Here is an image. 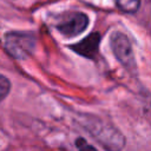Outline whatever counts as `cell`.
<instances>
[{
  "instance_id": "277c9868",
  "label": "cell",
  "mask_w": 151,
  "mask_h": 151,
  "mask_svg": "<svg viewBox=\"0 0 151 151\" xmlns=\"http://www.w3.org/2000/svg\"><path fill=\"white\" fill-rule=\"evenodd\" d=\"M99 45V34L92 33L77 45L72 46V50H74L77 53L86 57V58H94L98 51Z\"/></svg>"
},
{
  "instance_id": "7a4b0ae2",
  "label": "cell",
  "mask_w": 151,
  "mask_h": 151,
  "mask_svg": "<svg viewBox=\"0 0 151 151\" xmlns=\"http://www.w3.org/2000/svg\"><path fill=\"white\" fill-rule=\"evenodd\" d=\"M88 18L81 12H68L63 14L57 21V29L65 37L72 38L86 29Z\"/></svg>"
},
{
  "instance_id": "3957f363",
  "label": "cell",
  "mask_w": 151,
  "mask_h": 151,
  "mask_svg": "<svg viewBox=\"0 0 151 151\" xmlns=\"http://www.w3.org/2000/svg\"><path fill=\"white\" fill-rule=\"evenodd\" d=\"M111 46L116 58L125 66V67H133L134 59L131 44L125 34L122 32H114L111 35Z\"/></svg>"
},
{
  "instance_id": "5b68a950",
  "label": "cell",
  "mask_w": 151,
  "mask_h": 151,
  "mask_svg": "<svg viewBox=\"0 0 151 151\" xmlns=\"http://www.w3.org/2000/svg\"><path fill=\"white\" fill-rule=\"evenodd\" d=\"M140 0H117L118 7L126 13H133L138 9Z\"/></svg>"
},
{
  "instance_id": "52a82bcc",
  "label": "cell",
  "mask_w": 151,
  "mask_h": 151,
  "mask_svg": "<svg viewBox=\"0 0 151 151\" xmlns=\"http://www.w3.org/2000/svg\"><path fill=\"white\" fill-rule=\"evenodd\" d=\"M77 146H78V151H97L94 149V146H92L91 144H88L85 139L83 138H78L76 142Z\"/></svg>"
},
{
  "instance_id": "8992f818",
  "label": "cell",
  "mask_w": 151,
  "mask_h": 151,
  "mask_svg": "<svg viewBox=\"0 0 151 151\" xmlns=\"http://www.w3.org/2000/svg\"><path fill=\"white\" fill-rule=\"evenodd\" d=\"M9 88H11L9 80H8L5 76L0 74V101L8 94Z\"/></svg>"
},
{
  "instance_id": "6da1fadb",
  "label": "cell",
  "mask_w": 151,
  "mask_h": 151,
  "mask_svg": "<svg viewBox=\"0 0 151 151\" xmlns=\"http://www.w3.org/2000/svg\"><path fill=\"white\" fill-rule=\"evenodd\" d=\"M7 51L17 59H24L28 57L35 45L34 37L24 32H11L6 34L5 39Z\"/></svg>"
}]
</instances>
